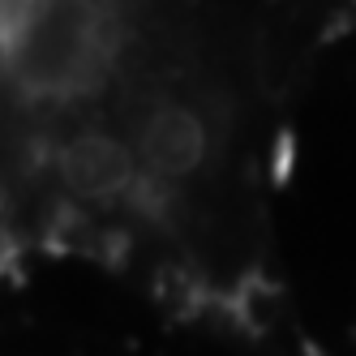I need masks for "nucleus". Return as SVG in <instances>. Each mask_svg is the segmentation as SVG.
Masks as SVG:
<instances>
[{
	"instance_id": "f257e3e1",
	"label": "nucleus",
	"mask_w": 356,
	"mask_h": 356,
	"mask_svg": "<svg viewBox=\"0 0 356 356\" xmlns=\"http://www.w3.org/2000/svg\"><path fill=\"white\" fill-rule=\"evenodd\" d=\"M249 0H5V241L181 258L245 219L275 142Z\"/></svg>"
}]
</instances>
